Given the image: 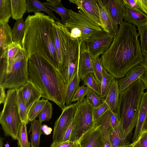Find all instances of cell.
<instances>
[{"instance_id": "46", "label": "cell", "mask_w": 147, "mask_h": 147, "mask_svg": "<svg viewBox=\"0 0 147 147\" xmlns=\"http://www.w3.org/2000/svg\"><path fill=\"white\" fill-rule=\"evenodd\" d=\"M138 139L140 147H147V131L142 132Z\"/></svg>"}, {"instance_id": "55", "label": "cell", "mask_w": 147, "mask_h": 147, "mask_svg": "<svg viewBox=\"0 0 147 147\" xmlns=\"http://www.w3.org/2000/svg\"><path fill=\"white\" fill-rule=\"evenodd\" d=\"M127 147H140L139 139L135 143L129 144Z\"/></svg>"}, {"instance_id": "34", "label": "cell", "mask_w": 147, "mask_h": 147, "mask_svg": "<svg viewBox=\"0 0 147 147\" xmlns=\"http://www.w3.org/2000/svg\"><path fill=\"white\" fill-rule=\"evenodd\" d=\"M137 27L140 36L141 49L144 57L147 55V21Z\"/></svg>"}, {"instance_id": "53", "label": "cell", "mask_w": 147, "mask_h": 147, "mask_svg": "<svg viewBox=\"0 0 147 147\" xmlns=\"http://www.w3.org/2000/svg\"><path fill=\"white\" fill-rule=\"evenodd\" d=\"M146 131H147V112L146 118L142 127V133Z\"/></svg>"}, {"instance_id": "39", "label": "cell", "mask_w": 147, "mask_h": 147, "mask_svg": "<svg viewBox=\"0 0 147 147\" xmlns=\"http://www.w3.org/2000/svg\"><path fill=\"white\" fill-rule=\"evenodd\" d=\"M93 74L98 81L101 84L104 68L100 58L92 59Z\"/></svg>"}, {"instance_id": "30", "label": "cell", "mask_w": 147, "mask_h": 147, "mask_svg": "<svg viewBox=\"0 0 147 147\" xmlns=\"http://www.w3.org/2000/svg\"><path fill=\"white\" fill-rule=\"evenodd\" d=\"M17 92V104L20 118L22 121L28 124V112L23 96L22 87L16 89Z\"/></svg>"}, {"instance_id": "41", "label": "cell", "mask_w": 147, "mask_h": 147, "mask_svg": "<svg viewBox=\"0 0 147 147\" xmlns=\"http://www.w3.org/2000/svg\"><path fill=\"white\" fill-rule=\"evenodd\" d=\"M52 104L48 101L39 114L38 119L42 122L49 121L52 117Z\"/></svg>"}, {"instance_id": "26", "label": "cell", "mask_w": 147, "mask_h": 147, "mask_svg": "<svg viewBox=\"0 0 147 147\" xmlns=\"http://www.w3.org/2000/svg\"><path fill=\"white\" fill-rule=\"evenodd\" d=\"M42 122L39 119L31 122L29 133L31 135V147H38L40 143V136L43 133L41 130Z\"/></svg>"}, {"instance_id": "9", "label": "cell", "mask_w": 147, "mask_h": 147, "mask_svg": "<svg viewBox=\"0 0 147 147\" xmlns=\"http://www.w3.org/2000/svg\"><path fill=\"white\" fill-rule=\"evenodd\" d=\"M69 19L64 25L69 30L74 28L79 31L82 35V42L85 41L92 33L102 30L94 21L81 10L77 12L68 9Z\"/></svg>"}, {"instance_id": "35", "label": "cell", "mask_w": 147, "mask_h": 147, "mask_svg": "<svg viewBox=\"0 0 147 147\" xmlns=\"http://www.w3.org/2000/svg\"><path fill=\"white\" fill-rule=\"evenodd\" d=\"M114 78L104 68L103 69L100 84V97L102 98L106 96L111 86Z\"/></svg>"}, {"instance_id": "22", "label": "cell", "mask_w": 147, "mask_h": 147, "mask_svg": "<svg viewBox=\"0 0 147 147\" xmlns=\"http://www.w3.org/2000/svg\"><path fill=\"white\" fill-rule=\"evenodd\" d=\"M97 1L102 30L108 33L114 34L111 20L103 1Z\"/></svg>"}, {"instance_id": "33", "label": "cell", "mask_w": 147, "mask_h": 147, "mask_svg": "<svg viewBox=\"0 0 147 147\" xmlns=\"http://www.w3.org/2000/svg\"><path fill=\"white\" fill-rule=\"evenodd\" d=\"M10 0H0V23H8L11 17Z\"/></svg>"}, {"instance_id": "51", "label": "cell", "mask_w": 147, "mask_h": 147, "mask_svg": "<svg viewBox=\"0 0 147 147\" xmlns=\"http://www.w3.org/2000/svg\"><path fill=\"white\" fill-rule=\"evenodd\" d=\"M0 104L3 103L6 98V94L5 93V89L0 86Z\"/></svg>"}, {"instance_id": "1", "label": "cell", "mask_w": 147, "mask_h": 147, "mask_svg": "<svg viewBox=\"0 0 147 147\" xmlns=\"http://www.w3.org/2000/svg\"><path fill=\"white\" fill-rule=\"evenodd\" d=\"M136 30L134 25L123 21L110 47L100 57L103 68L115 78L123 77L143 61Z\"/></svg>"}, {"instance_id": "44", "label": "cell", "mask_w": 147, "mask_h": 147, "mask_svg": "<svg viewBox=\"0 0 147 147\" xmlns=\"http://www.w3.org/2000/svg\"><path fill=\"white\" fill-rule=\"evenodd\" d=\"M109 115L111 124L112 129L115 130L119 127V121L116 113H115L111 109L109 111Z\"/></svg>"}, {"instance_id": "45", "label": "cell", "mask_w": 147, "mask_h": 147, "mask_svg": "<svg viewBox=\"0 0 147 147\" xmlns=\"http://www.w3.org/2000/svg\"><path fill=\"white\" fill-rule=\"evenodd\" d=\"M50 147H80L78 141L72 142L69 141L55 143L53 142Z\"/></svg>"}, {"instance_id": "27", "label": "cell", "mask_w": 147, "mask_h": 147, "mask_svg": "<svg viewBox=\"0 0 147 147\" xmlns=\"http://www.w3.org/2000/svg\"><path fill=\"white\" fill-rule=\"evenodd\" d=\"M11 17L17 20L23 18L27 10L26 0H11Z\"/></svg>"}, {"instance_id": "14", "label": "cell", "mask_w": 147, "mask_h": 147, "mask_svg": "<svg viewBox=\"0 0 147 147\" xmlns=\"http://www.w3.org/2000/svg\"><path fill=\"white\" fill-rule=\"evenodd\" d=\"M78 72L82 81L89 74L93 73L92 59L84 42L82 43L80 46Z\"/></svg>"}, {"instance_id": "12", "label": "cell", "mask_w": 147, "mask_h": 147, "mask_svg": "<svg viewBox=\"0 0 147 147\" xmlns=\"http://www.w3.org/2000/svg\"><path fill=\"white\" fill-rule=\"evenodd\" d=\"M111 17L115 35L120 25L123 22L125 12V5L123 0H102Z\"/></svg>"}, {"instance_id": "57", "label": "cell", "mask_w": 147, "mask_h": 147, "mask_svg": "<svg viewBox=\"0 0 147 147\" xmlns=\"http://www.w3.org/2000/svg\"><path fill=\"white\" fill-rule=\"evenodd\" d=\"M3 138H1L0 139V147H3Z\"/></svg>"}, {"instance_id": "47", "label": "cell", "mask_w": 147, "mask_h": 147, "mask_svg": "<svg viewBox=\"0 0 147 147\" xmlns=\"http://www.w3.org/2000/svg\"><path fill=\"white\" fill-rule=\"evenodd\" d=\"M138 8L147 15V0H137Z\"/></svg>"}, {"instance_id": "58", "label": "cell", "mask_w": 147, "mask_h": 147, "mask_svg": "<svg viewBox=\"0 0 147 147\" xmlns=\"http://www.w3.org/2000/svg\"><path fill=\"white\" fill-rule=\"evenodd\" d=\"M5 147H10L9 144L8 143H6L5 145Z\"/></svg>"}, {"instance_id": "36", "label": "cell", "mask_w": 147, "mask_h": 147, "mask_svg": "<svg viewBox=\"0 0 147 147\" xmlns=\"http://www.w3.org/2000/svg\"><path fill=\"white\" fill-rule=\"evenodd\" d=\"M48 101V100L43 98L34 103L28 113V119L29 122L35 120Z\"/></svg>"}, {"instance_id": "52", "label": "cell", "mask_w": 147, "mask_h": 147, "mask_svg": "<svg viewBox=\"0 0 147 147\" xmlns=\"http://www.w3.org/2000/svg\"><path fill=\"white\" fill-rule=\"evenodd\" d=\"M146 89H147V71L140 78Z\"/></svg>"}, {"instance_id": "28", "label": "cell", "mask_w": 147, "mask_h": 147, "mask_svg": "<svg viewBox=\"0 0 147 147\" xmlns=\"http://www.w3.org/2000/svg\"><path fill=\"white\" fill-rule=\"evenodd\" d=\"M80 78L78 70L66 88L65 104L68 106L71 104V100L74 94L80 87Z\"/></svg>"}, {"instance_id": "11", "label": "cell", "mask_w": 147, "mask_h": 147, "mask_svg": "<svg viewBox=\"0 0 147 147\" xmlns=\"http://www.w3.org/2000/svg\"><path fill=\"white\" fill-rule=\"evenodd\" d=\"M80 102L66 106L62 110L61 113L55 123L53 134V142H61L63 136L70 125L75 115L77 107Z\"/></svg>"}, {"instance_id": "25", "label": "cell", "mask_w": 147, "mask_h": 147, "mask_svg": "<svg viewBox=\"0 0 147 147\" xmlns=\"http://www.w3.org/2000/svg\"><path fill=\"white\" fill-rule=\"evenodd\" d=\"M94 126L98 127L103 140L109 138L110 132L112 127L110 123L109 111L94 122Z\"/></svg>"}, {"instance_id": "18", "label": "cell", "mask_w": 147, "mask_h": 147, "mask_svg": "<svg viewBox=\"0 0 147 147\" xmlns=\"http://www.w3.org/2000/svg\"><path fill=\"white\" fill-rule=\"evenodd\" d=\"M120 92L118 80L114 78L104 100L110 109L116 113L118 106Z\"/></svg>"}, {"instance_id": "17", "label": "cell", "mask_w": 147, "mask_h": 147, "mask_svg": "<svg viewBox=\"0 0 147 147\" xmlns=\"http://www.w3.org/2000/svg\"><path fill=\"white\" fill-rule=\"evenodd\" d=\"M21 87L23 98L29 113L34 103L42 97V93L29 80Z\"/></svg>"}, {"instance_id": "42", "label": "cell", "mask_w": 147, "mask_h": 147, "mask_svg": "<svg viewBox=\"0 0 147 147\" xmlns=\"http://www.w3.org/2000/svg\"><path fill=\"white\" fill-rule=\"evenodd\" d=\"M109 106L104 99H103L102 102L99 106L96 107L92 108L93 116L94 122L109 111Z\"/></svg>"}, {"instance_id": "2", "label": "cell", "mask_w": 147, "mask_h": 147, "mask_svg": "<svg viewBox=\"0 0 147 147\" xmlns=\"http://www.w3.org/2000/svg\"><path fill=\"white\" fill-rule=\"evenodd\" d=\"M55 21L40 12L28 15L24 21V35L20 44L28 57L33 55H38L59 71V65L54 45L53 30Z\"/></svg>"}, {"instance_id": "43", "label": "cell", "mask_w": 147, "mask_h": 147, "mask_svg": "<svg viewBox=\"0 0 147 147\" xmlns=\"http://www.w3.org/2000/svg\"><path fill=\"white\" fill-rule=\"evenodd\" d=\"M90 89L88 87L85 86L84 85L80 86L72 98L71 101V103L76 101H82L85 98V96Z\"/></svg>"}, {"instance_id": "7", "label": "cell", "mask_w": 147, "mask_h": 147, "mask_svg": "<svg viewBox=\"0 0 147 147\" xmlns=\"http://www.w3.org/2000/svg\"><path fill=\"white\" fill-rule=\"evenodd\" d=\"M28 57L22 47L7 67L6 74L0 86L5 89H16L23 86L28 80Z\"/></svg>"}, {"instance_id": "32", "label": "cell", "mask_w": 147, "mask_h": 147, "mask_svg": "<svg viewBox=\"0 0 147 147\" xmlns=\"http://www.w3.org/2000/svg\"><path fill=\"white\" fill-rule=\"evenodd\" d=\"M21 47L20 43H13L3 50L0 54V58L6 60L7 65L15 58Z\"/></svg>"}, {"instance_id": "50", "label": "cell", "mask_w": 147, "mask_h": 147, "mask_svg": "<svg viewBox=\"0 0 147 147\" xmlns=\"http://www.w3.org/2000/svg\"><path fill=\"white\" fill-rule=\"evenodd\" d=\"M41 130L42 132L46 135L50 134L52 131L51 128L45 124L42 125Z\"/></svg>"}, {"instance_id": "37", "label": "cell", "mask_w": 147, "mask_h": 147, "mask_svg": "<svg viewBox=\"0 0 147 147\" xmlns=\"http://www.w3.org/2000/svg\"><path fill=\"white\" fill-rule=\"evenodd\" d=\"M26 123L22 121L18 132L17 140L19 147H30L27 131Z\"/></svg>"}, {"instance_id": "29", "label": "cell", "mask_w": 147, "mask_h": 147, "mask_svg": "<svg viewBox=\"0 0 147 147\" xmlns=\"http://www.w3.org/2000/svg\"><path fill=\"white\" fill-rule=\"evenodd\" d=\"M43 4L51 11H55L61 16V21L63 24H64L69 19V16L68 9L63 6L61 0H59L57 3L54 4L47 2H44Z\"/></svg>"}, {"instance_id": "20", "label": "cell", "mask_w": 147, "mask_h": 147, "mask_svg": "<svg viewBox=\"0 0 147 147\" xmlns=\"http://www.w3.org/2000/svg\"><path fill=\"white\" fill-rule=\"evenodd\" d=\"M125 21L137 26L147 21V15L138 7L132 8L125 5Z\"/></svg>"}, {"instance_id": "23", "label": "cell", "mask_w": 147, "mask_h": 147, "mask_svg": "<svg viewBox=\"0 0 147 147\" xmlns=\"http://www.w3.org/2000/svg\"><path fill=\"white\" fill-rule=\"evenodd\" d=\"M13 43L12 31L10 26L8 23H0V54Z\"/></svg>"}, {"instance_id": "10", "label": "cell", "mask_w": 147, "mask_h": 147, "mask_svg": "<svg viewBox=\"0 0 147 147\" xmlns=\"http://www.w3.org/2000/svg\"><path fill=\"white\" fill-rule=\"evenodd\" d=\"M114 34L103 30L94 32L84 41L92 59L99 57L109 48L114 37Z\"/></svg>"}, {"instance_id": "19", "label": "cell", "mask_w": 147, "mask_h": 147, "mask_svg": "<svg viewBox=\"0 0 147 147\" xmlns=\"http://www.w3.org/2000/svg\"><path fill=\"white\" fill-rule=\"evenodd\" d=\"M147 112V91L144 92L142 97L137 123L132 143L137 141L142 133V127Z\"/></svg>"}, {"instance_id": "56", "label": "cell", "mask_w": 147, "mask_h": 147, "mask_svg": "<svg viewBox=\"0 0 147 147\" xmlns=\"http://www.w3.org/2000/svg\"><path fill=\"white\" fill-rule=\"evenodd\" d=\"M142 63L146 67L147 70V55L144 57V59Z\"/></svg>"}, {"instance_id": "49", "label": "cell", "mask_w": 147, "mask_h": 147, "mask_svg": "<svg viewBox=\"0 0 147 147\" xmlns=\"http://www.w3.org/2000/svg\"><path fill=\"white\" fill-rule=\"evenodd\" d=\"M71 123L65 132L63 138L61 142L69 141L71 131Z\"/></svg>"}, {"instance_id": "4", "label": "cell", "mask_w": 147, "mask_h": 147, "mask_svg": "<svg viewBox=\"0 0 147 147\" xmlns=\"http://www.w3.org/2000/svg\"><path fill=\"white\" fill-rule=\"evenodd\" d=\"M146 89L139 78L120 93L117 113L122 138L127 142H128V138L136 127L142 97Z\"/></svg>"}, {"instance_id": "16", "label": "cell", "mask_w": 147, "mask_h": 147, "mask_svg": "<svg viewBox=\"0 0 147 147\" xmlns=\"http://www.w3.org/2000/svg\"><path fill=\"white\" fill-rule=\"evenodd\" d=\"M147 71L141 63L129 70L123 77L118 80L120 93L134 82Z\"/></svg>"}, {"instance_id": "24", "label": "cell", "mask_w": 147, "mask_h": 147, "mask_svg": "<svg viewBox=\"0 0 147 147\" xmlns=\"http://www.w3.org/2000/svg\"><path fill=\"white\" fill-rule=\"evenodd\" d=\"M27 5L28 13L33 12L34 13L43 11L47 13L50 17L55 21L61 22L53 13L43 4L37 0H26Z\"/></svg>"}, {"instance_id": "6", "label": "cell", "mask_w": 147, "mask_h": 147, "mask_svg": "<svg viewBox=\"0 0 147 147\" xmlns=\"http://www.w3.org/2000/svg\"><path fill=\"white\" fill-rule=\"evenodd\" d=\"M22 122L18 106L16 89H9L0 115V123L5 135L17 140Z\"/></svg>"}, {"instance_id": "15", "label": "cell", "mask_w": 147, "mask_h": 147, "mask_svg": "<svg viewBox=\"0 0 147 147\" xmlns=\"http://www.w3.org/2000/svg\"><path fill=\"white\" fill-rule=\"evenodd\" d=\"M78 141L80 147H104L101 132L97 126H94L84 134Z\"/></svg>"}, {"instance_id": "54", "label": "cell", "mask_w": 147, "mask_h": 147, "mask_svg": "<svg viewBox=\"0 0 147 147\" xmlns=\"http://www.w3.org/2000/svg\"><path fill=\"white\" fill-rule=\"evenodd\" d=\"M103 140L104 147H112L109 138L105 139Z\"/></svg>"}, {"instance_id": "40", "label": "cell", "mask_w": 147, "mask_h": 147, "mask_svg": "<svg viewBox=\"0 0 147 147\" xmlns=\"http://www.w3.org/2000/svg\"><path fill=\"white\" fill-rule=\"evenodd\" d=\"M85 98L93 108L98 106L102 102L103 99L100 96L90 89L86 95Z\"/></svg>"}, {"instance_id": "38", "label": "cell", "mask_w": 147, "mask_h": 147, "mask_svg": "<svg viewBox=\"0 0 147 147\" xmlns=\"http://www.w3.org/2000/svg\"><path fill=\"white\" fill-rule=\"evenodd\" d=\"M83 81L84 85L86 86L100 96V84L96 80L93 73L88 75Z\"/></svg>"}, {"instance_id": "21", "label": "cell", "mask_w": 147, "mask_h": 147, "mask_svg": "<svg viewBox=\"0 0 147 147\" xmlns=\"http://www.w3.org/2000/svg\"><path fill=\"white\" fill-rule=\"evenodd\" d=\"M53 30L54 45L59 64V69L63 63L65 52L63 40L57 21H55L54 23Z\"/></svg>"}, {"instance_id": "13", "label": "cell", "mask_w": 147, "mask_h": 147, "mask_svg": "<svg viewBox=\"0 0 147 147\" xmlns=\"http://www.w3.org/2000/svg\"><path fill=\"white\" fill-rule=\"evenodd\" d=\"M69 1L76 5L78 9L81 10L102 28L97 0H71Z\"/></svg>"}, {"instance_id": "5", "label": "cell", "mask_w": 147, "mask_h": 147, "mask_svg": "<svg viewBox=\"0 0 147 147\" xmlns=\"http://www.w3.org/2000/svg\"><path fill=\"white\" fill-rule=\"evenodd\" d=\"M58 24L65 52L63 63L59 71L67 88L78 70L80 48L82 42L79 39H73L69 31L62 23L58 22Z\"/></svg>"}, {"instance_id": "8", "label": "cell", "mask_w": 147, "mask_h": 147, "mask_svg": "<svg viewBox=\"0 0 147 147\" xmlns=\"http://www.w3.org/2000/svg\"><path fill=\"white\" fill-rule=\"evenodd\" d=\"M92 108L85 98L80 102L71 123V131L69 141H78L85 133L94 126Z\"/></svg>"}, {"instance_id": "48", "label": "cell", "mask_w": 147, "mask_h": 147, "mask_svg": "<svg viewBox=\"0 0 147 147\" xmlns=\"http://www.w3.org/2000/svg\"><path fill=\"white\" fill-rule=\"evenodd\" d=\"M123 0L124 3L125 5L132 8L138 7L137 0Z\"/></svg>"}, {"instance_id": "31", "label": "cell", "mask_w": 147, "mask_h": 147, "mask_svg": "<svg viewBox=\"0 0 147 147\" xmlns=\"http://www.w3.org/2000/svg\"><path fill=\"white\" fill-rule=\"evenodd\" d=\"M25 29L23 18L16 20L12 30L13 43H20L24 36Z\"/></svg>"}, {"instance_id": "3", "label": "cell", "mask_w": 147, "mask_h": 147, "mask_svg": "<svg viewBox=\"0 0 147 147\" xmlns=\"http://www.w3.org/2000/svg\"><path fill=\"white\" fill-rule=\"evenodd\" d=\"M29 80L41 92L42 97L65 107L66 87L59 71L44 58L36 55L28 57Z\"/></svg>"}]
</instances>
